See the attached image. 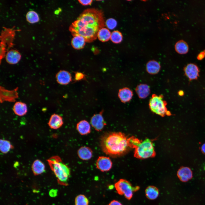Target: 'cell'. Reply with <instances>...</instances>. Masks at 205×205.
Listing matches in <instances>:
<instances>
[{
	"label": "cell",
	"mask_w": 205,
	"mask_h": 205,
	"mask_svg": "<svg viewBox=\"0 0 205 205\" xmlns=\"http://www.w3.org/2000/svg\"><path fill=\"white\" fill-rule=\"evenodd\" d=\"M105 26L103 12L95 8L85 10L71 25L69 30L74 36L80 35L86 42L96 39L98 33Z\"/></svg>",
	"instance_id": "1"
},
{
	"label": "cell",
	"mask_w": 205,
	"mask_h": 205,
	"mask_svg": "<svg viewBox=\"0 0 205 205\" xmlns=\"http://www.w3.org/2000/svg\"><path fill=\"white\" fill-rule=\"evenodd\" d=\"M100 145L102 151L111 156L122 155L132 148L130 138L121 132L106 133L101 138Z\"/></svg>",
	"instance_id": "2"
},
{
	"label": "cell",
	"mask_w": 205,
	"mask_h": 205,
	"mask_svg": "<svg viewBox=\"0 0 205 205\" xmlns=\"http://www.w3.org/2000/svg\"><path fill=\"white\" fill-rule=\"evenodd\" d=\"M47 161L59 181L64 183H67L70 175L69 167L62 162L61 158L58 156L50 157Z\"/></svg>",
	"instance_id": "3"
},
{
	"label": "cell",
	"mask_w": 205,
	"mask_h": 205,
	"mask_svg": "<svg viewBox=\"0 0 205 205\" xmlns=\"http://www.w3.org/2000/svg\"><path fill=\"white\" fill-rule=\"evenodd\" d=\"M134 156L143 159L154 157L155 152L152 141L147 138L144 141L140 140L135 146Z\"/></svg>",
	"instance_id": "4"
},
{
	"label": "cell",
	"mask_w": 205,
	"mask_h": 205,
	"mask_svg": "<svg viewBox=\"0 0 205 205\" xmlns=\"http://www.w3.org/2000/svg\"><path fill=\"white\" fill-rule=\"evenodd\" d=\"M163 98L162 95H153L149 101V108L152 112L161 116L170 115L171 114L166 108L167 102Z\"/></svg>",
	"instance_id": "5"
},
{
	"label": "cell",
	"mask_w": 205,
	"mask_h": 205,
	"mask_svg": "<svg viewBox=\"0 0 205 205\" xmlns=\"http://www.w3.org/2000/svg\"><path fill=\"white\" fill-rule=\"evenodd\" d=\"M115 187L118 193L124 195L128 200L132 197L133 192L139 188L138 186L133 187L130 182L123 179H120L116 183Z\"/></svg>",
	"instance_id": "6"
},
{
	"label": "cell",
	"mask_w": 205,
	"mask_h": 205,
	"mask_svg": "<svg viewBox=\"0 0 205 205\" xmlns=\"http://www.w3.org/2000/svg\"><path fill=\"white\" fill-rule=\"evenodd\" d=\"M17 89L18 88H17L13 90H8L0 86L1 102L2 103L4 101L15 102V99L18 97L17 91Z\"/></svg>",
	"instance_id": "7"
},
{
	"label": "cell",
	"mask_w": 205,
	"mask_h": 205,
	"mask_svg": "<svg viewBox=\"0 0 205 205\" xmlns=\"http://www.w3.org/2000/svg\"><path fill=\"white\" fill-rule=\"evenodd\" d=\"M185 75L190 81L196 79L199 76V69L196 64H188L184 68Z\"/></svg>",
	"instance_id": "8"
},
{
	"label": "cell",
	"mask_w": 205,
	"mask_h": 205,
	"mask_svg": "<svg viewBox=\"0 0 205 205\" xmlns=\"http://www.w3.org/2000/svg\"><path fill=\"white\" fill-rule=\"evenodd\" d=\"M102 112L95 114L91 117L90 122L91 126L98 131L102 130L106 124L102 116Z\"/></svg>",
	"instance_id": "9"
},
{
	"label": "cell",
	"mask_w": 205,
	"mask_h": 205,
	"mask_svg": "<svg viewBox=\"0 0 205 205\" xmlns=\"http://www.w3.org/2000/svg\"><path fill=\"white\" fill-rule=\"evenodd\" d=\"M112 163L108 157L101 156L99 157L96 162L97 168L102 172L109 171L111 168Z\"/></svg>",
	"instance_id": "10"
},
{
	"label": "cell",
	"mask_w": 205,
	"mask_h": 205,
	"mask_svg": "<svg viewBox=\"0 0 205 205\" xmlns=\"http://www.w3.org/2000/svg\"><path fill=\"white\" fill-rule=\"evenodd\" d=\"M57 82L60 84L63 85L69 83L71 80V77L70 73L65 70H61L56 75Z\"/></svg>",
	"instance_id": "11"
},
{
	"label": "cell",
	"mask_w": 205,
	"mask_h": 205,
	"mask_svg": "<svg viewBox=\"0 0 205 205\" xmlns=\"http://www.w3.org/2000/svg\"><path fill=\"white\" fill-rule=\"evenodd\" d=\"M21 58V55L18 51L12 49L7 52L5 59L7 62L9 63L14 64L19 62Z\"/></svg>",
	"instance_id": "12"
},
{
	"label": "cell",
	"mask_w": 205,
	"mask_h": 205,
	"mask_svg": "<svg viewBox=\"0 0 205 205\" xmlns=\"http://www.w3.org/2000/svg\"><path fill=\"white\" fill-rule=\"evenodd\" d=\"M63 124L62 117L56 114H52L51 116L48 124L52 129H57L61 127Z\"/></svg>",
	"instance_id": "13"
},
{
	"label": "cell",
	"mask_w": 205,
	"mask_h": 205,
	"mask_svg": "<svg viewBox=\"0 0 205 205\" xmlns=\"http://www.w3.org/2000/svg\"><path fill=\"white\" fill-rule=\"evenodd\" d=\"M177 175L180 180L183 182L187 181L192 178V176L190 169L186 167L179 169L177 172Z\"/></svg>",
	"instance_id": "14"
},
{
	"label": "cell",
	"mask_w": 205,
	"mask_h": 205,
	"mask_svg": "<svg viewBox=\"0 0 205 205\" xmlns=\"http://www.w3.org/2000/svg\"><path fill=\"white\" fill-rule=\"evenodd\" d=\"M77 155L82 160H87L92 157L93 151L90 148L86 146H82L78 150Z\"/></svg>",
	"instance_id": "15"
},
{
	"label": "cell",
	"mask_w": 205,
	"mask_h": 205,
	"mask_svg": "<svg viewBox=\"0 0 205 205\" xmlns=\"http://www.w3.org/2000/svg\"><path fill=\"white\" fill-rule=\"evenodd\" d=\"M133 95L132 91L130 89L127 87L120 89L118 93L119 98L123 102H127L130 101Z\"/></svg>",
	"instance_id": "16"
},
{
	"label": "cell",
	"mask_w": 205,
	"mask_h": 205,
	"mask_svg": "<svg viewBox=\"0 0 205 205\" xmlns=\"http://www.w3.org/2000/svg\"><path fill=\"white\" fill-rule=\"evenodd\" d=\"M76 128L79 133L82 135L89 134L91 131L90 125L86 120L79 122L77 124Z\"/></svg>",
	"instance_id": "17"
},
{
	"label": "cell",
	"mask_w": 205,
	"mask_h": 205,
	"mask_svg": "<svg viewBox=\"0 0 205 205\" xmlns=\"http://www.w3.org/2000/svg\"><path fill=\"white\" fill-rule=\"evenodd\" d=\"M13 110L15 113L18 116H24L27 112V105L24 102L20 101L17 102L14 105Z\"/></svg>",
	"instance_id": "18"
},
{
	"label": "cell",
	"mask_w": 205,
	"mask_h": 205,
	"mask_svg": "<svg viewBox=\"0 0 205 205\" xmlns=\"http://www.w3.org/2000/svg\"><path fill=\"white\" fill-rule=\"evenodd\" d=\"M136 91L139 97L141 99L147 97L150 93L149 86L145 84H140L136 87Z\"/></svg>",
	"instance_id": "19"
},
{
	"label": "cell",
	"mask_w": 205,
	"mask_h": 205,
	"mask_svg": "<svg viewBox=\"0 0 205 205\" xmlns=\"http://www.w3.org/2000/svg\"><path fill=\"white\" fill-rule=\"evenodd\" d=\"M32 169L34 175L41 174L45 171V167L44 163L38 159L35 160L33 162Z\"/></svg>",
	"instance_id": "20"
},
{
	"label": "cell",
	"mask_w": 205,
	"mask_h": 205,
	"mask_svg": "<svg viewBox=\"0 0 205 205\" xmlns=\"http://www.w3.org/2000/svg\"><path fill=\"white\" fill-rule=\"evenodd\" d=\"M161 66L159 63L155 60L149 61L146 65V69L147 72L151 74H155L159 71Z\"/></svg>",
	"instance_id": "21"
},
{
	"label": "cell",
	"mask_w": 205,
	"mask_h": 205,
	"mask_svg": "<svg viewBox=\"0 0 205 205\" xmlns=\"http://www.w3.org/2000/svg\"><path fill=\"white\" fill-rule=\"evenodd\" d=\"M85 38L81 36L76 35L74 36L71 41V45L73 48L77 50L83 48L85 44Z\"/></svg>",
	"instance_id": "22"
},
{
	"label": "cell",
	"mask_w": 205,
	"mask_h": 205,
	"mask_svg": "<svg viewBox=\"0 0 205 205\" xmlns=\"http://www.w3.org/2000/svg\"><path fill=\"white\" fill-rule=\"evenodd\" d=\"M111 35L110 32L108 29L104 27L99 30L97 37L100 41L104 42L110 39Z\"/></svg>",
	"instance_id": "23"
},
{
	"label": "cell",
	"mask_w": 205,
	"mask_h": 205,
	"mask_svg": "<svg viewBox=\"0 0 205 205\" xmlns=\"http://www.w3.org/2000/svg\"><path fill=\"white\" fill-rule=\"evenodd\" d=\"M176 51L180 54L186 53L188 50V47L187 43L183 40L177 42L175 45Z\"/></svg>",
	"instance_id": "24"
},
{
	"label": "cell",
	"mask_w": 205,
	"mask_h": 205,
	"mask_svg": "<svg viewBox=\"0 0 205 205\" xmlns=\"http://www.w3.org/2000/svg\"><path fill=\"white\" fill-rule=\"evenodd\" d=\"M145 194L147 197L151 200H154L157 198L159 194L158 189L153 186L148 187L145 190Z\"/></svg>",
	"instance_id": "25"
},
{
	"label": "cell",
	"mask_w": 205,
	"mask_h": 205,
	"mask_svg": "<svg viewBox=\"0 0 205 205\" xmlns=\"http://www.w3.org/2000/svg\"><path fill=\"white\" fill-rule=\"evenodd\" d=\"M13 148L9 141L8 140L1 139L0 140V149L3 153L9 152L11 149Z\"/></svg>",
	"instance_id": "26"
},
{
	"label": "cell",
	"mask_w": 205,
	"mask_h": 205,
	"mask_svg": "<svg viewBox=\"0 0 205 205\" xmlns=\"http://www.w3.org/2000/svg\"><path fill=\"white\" fill-rule=\"evenodd\" d=\"M27 21L30 23H34L38 22L39 17L37 13L34 11H28L26 15Z\"/></svg>",
	"instance_id": "27"
},
{
	"label": "cell",
	"mask_w": 205,
	"mask_h": 205,
	"mask_svg": "<svg viewBox=\"0 0 205 205\" xmlns=\"http://www.w3.org/2000/svg\"><path fill=\"white\" fill-rule=\"evenodd\" d=\"M110 39L113 43L118 44L122 41L123 36L120 32L118 30H115L111 33Z\"/></svg>",
	"instance_id": "28"
},
{
	"label": "cell",
	"mask_w": 205,
	"mask_h": 205,
	"mask_svg": "<svg viewBox=\"0 0 205 205\" xmlns=\"http://www.w3.org/2000/svg\"><path fill=\"white\" fill-rule=\"evenodd\" d=\"M89 202L87 198L83 194L78 195L75 198V205H88Z\"/></svg>",
	"instance_id": "29"
},
{
	"label": "cell",
	"mask_w": 205,
	"mask_h": 205,
	"mask_svg": "<svg viewBox=\"0 0 205 205\" xmlns=\"http://www.w3.org/2000/svg\"><path fill=\"white\" fill-rule=\"evenodd\" d=\"M105 25L108 29L112 30L116 26L117 22L115 19L113 18H109L107 19L105 22Z\"/></svg>",
	"instance_id": "30"
},
{
	"label": "cell",
	"mask_w": 205,
	"mask_h": 205,
	"mask_svg": "<svg viewBox=\"0 0 205 205\" xmlns=\"http://www.w3.org/2000/svg\"><path fill=\"white\" fill-rule=\"evenodd\" d=\"M84 77V75L81 72H77L75 73V78L76 80H79L82 79Z\"/></svg>",
	"instance_id": "31"
},
{
	"label": "cell",
	"mask_w": 205,
	"mask_h": 205,
	"mask_svg": "<svg viewBox=\"0 0 205 205\" xmlns=\"http://www.w3.org/2000/svg\"><path fill=\"white\" fill-rule=\"evenodd\" d=\"M79 3L83 5H91L92 2L93 1L91 0H78Z\"/></svg>",
	"instance_id": "32"
},
{
	"label": "cell",
	"mask_w": 205,
	"mask_h": 205,
	"mask_svg": "<svg viewBox=\"0 0 205 205\" xmlns=\"http://www.w3.org/2000/svg\"><path fill=\"white\" fill-rule=\"evenodd\" d=\"M57 192L58 191L57 190L55 189H52L49 192V195L51 197H55L57 195Z\"/></svg>",
	"instance_id": "33"
},
{
	"label": "cell",
	"mask_w": 205,
	"mask_h": 205,
	"mask_svg": "<svg viewBox=\"0 0 205 205\" xmlns=\"http://www.w3.org/2000/svg\"><path fill=\"white\" fill-rule=\"evenodd\" d=\"M205 57V50L201 52L197 56L198 60H201Z\"/></svg>",
	"instance_id": "34"
},
{
	"label": "cell",
	"mask_w": 205,
	"mask_h": 205,
	"mask_svg": "<svg viewBox=\"0 0 205 205\" xmlns=\"http://www.w3.org/2000/svg\"><path fill=\"white\" fill-rule=\"evenodd\" d=\"M108 205H122V204L119 201L113 200L111 201L108 204Z\"/></svg>",
	"instance_id": "35"
},
{
	"label": "cell",
	"mask_w": 205,
	"mask_h": 205,
	"mask_svg": "<svg viewBox=\"0 0 205 205\" xmlns=\"http://www.w3.org/2000/svg\"><path fill=\"white\" fill-rule=\"evenodd\" d=\"M201 149L202 152L205 154V143L203 144L202 146Z\"/></svg>",
	"instance_id": "36"
},
{
	"label": "cell",
	"mask_w": 205,
	"mask_h": 205,
	"mask_svg": "<svg viewBox=\"0 0 205 205\" xmlns=\"http://www.w3.org/2000/svg\"><path fill=\"white\" fill-rule=\"evenodd\" d=\"M178 94L179 95L181 96L183 95L184 94V92L182 91H180L178 92Z\"/></svg>",
	"instance_id": "37"
}]
</instances>
